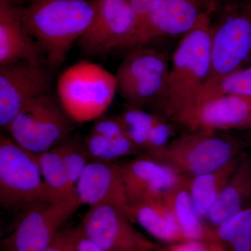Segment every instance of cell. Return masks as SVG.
<instances>
[{
    "instance_id": "cell-31",
    "label": "cell",
    "mask_w": 251,
    "mask_h": 251,
    "mask_svg": "<svg viewBox=\"0 0 251 251\" xmlns=\"http://www.w3.org/2000/svg\"><path fill=\"white\" fill-rule=\"evenodd\" d=\"M75 228V251H104L95 242L87 237L81 229L80 225Z\"/></svg>"
},
{
    "instance_id": "cell-27",
    "label": "cell",
    "mask_w": 251,
    "mask_h": 251,
    "mask_svg": "<svg viewBox=\"0 0 251 251\" xmlns=\"http://www.w3.org/2000/svg\"><path fill=\"white\" fill-rule=\"evenodd\" d=\"M227 94L251 96V65L231 74L217 85L203 91L199 103L213 97Z\"/></svg>"
},
{
    "instance_id": "cell-17",
    "label": "cell",
    "mask_w": 251,
    "mask_h": 251,
    "mask_svg": "<svg viewBox=\"0 0 251 251\" xmlns=\"http://www.w3.org/2000/svg\"><path fill=\"white\" fill-rule=\"evenodd\" d=\"M251 204V156L244 151L206 223L214 228Z\"/></svg>"
},
{
    "instance_id": "cell-15",
    "label": "cell",
    "mask_w": 251,
    "mask_h": 251,
    "mask_svg": "<svg viewBox=\"0 0 251 251\" xmlns=\"http://www.w3.org/2000/svg\"><path fill=\"white\" fill-rule=\"evenodd\" d=\"M81 205L89 207L110 204L129 216V202L118 163L90 161L75 186ZM130 217V216H129Z\"/></svg>"
},
{
    "instance_id": "cell-26",
    "label": "cell",
    "mask_w": 251,
    "mask_h": 251,
    "mask_svg": "<svg viewBox=\"0 0 251 251\" xmlns=\"http://www.w3.org/2000/svg\"><path fill=\"white\" fill-rule=\"evenodd\" d=\"M69 183L75 191V186L85 167L91 161L83 141L67 138L59 144Z\"/></svg>"
},
{
    "instance_id": "cell-13",
    "label": "cell",
    "mask_w": 251,
    "mask_h": 251,
    "mask_svg": "<svg viewBox=\"0 0 251 251\" xmlns=\"http://www.w3.org/2000/svg\"><path fill=\"white\" fill-rule=\"evenodd\" d=\"M118 165L129 205L145 200L163 198L186 178L145 153Z\"/></svg>"
},
{
    "instance_id": "cell-20",
    "label": "cell",
    "mask_w": 251,
    "mask_h": 251,
    "mask_svg": "<svg viewBox=\"0 0 251 251\" xmlns=\"http://www.w3.org/2000/svg\"><path fill=\"white\" fill-rule=\"evenodd\" d=\"M168 55L146 46L130 50L117 69V92L156 73L168 72Z\"/></svg>"
},
{
    "instance_id": "cell-38",
    "label": "cell",
    "mask_w": 251,
    "mask_h": 251,
    "mask_svg": "<svg viewBox=\"0 0 251 251\" xmlns=\"http://www.w3.org/2000/svg\"></svg>"
},
{
    "instance_id": "cell-28",
    "label": "cell",
    "mask_w": 251,
    "mask_h": 251,
    "mask_svg": "<svg viewBox=\"0 0 251 251\" xmlns=\"http://www.w3.org/2000/svg\"><path fill=\"white\" fill-rule=\"evenodd\" d=\"M90 132L103 136L117 137L127 135L118 117L102 116L94 121Z\"/></svg>"
},
{
    "instance_id": "cell-4",
    "label": "cell",
    "mask_w": 251,
    "mask_h": 251,
    "mask_svg": "<svg viewBox=\"0 0 251 251\" xmlns=\"http://www.w3.org/2000/svg\"><path fill=\"white\" fill-rule=\"evenodd\" d=\"M117 92L116 76L105 68L82 60L61 74L57 82L59 101L77 124L103 116Z\"/></svg>"
},
{
    "instance_id": "cell-6",
    "label": "cell",
    "mask_w": 251,
    "mask_h": 251,
    "mask_svg": "<svg viewBox=\"0 0 251 251\" xmlns=\"http://www.w3.org/2000/svg\"><path fill=\"white\" fill-rule=\"evenodd\" d=\"M49 202L37 156L1 134L0 205L6 210L22 214L33 206Z\"/></svg>"
},
{
    "instance_id": "cell-34",
    "label": "cell",
    "mask_w": 251,
    "mask_h": 251,
    "mask_svg": "<svg viewBox=\"0 0 251 251\" xmlns=\"http://www.w3.org/2000/svg\"><path fill=\"white\" fill-rule=\"evenodd\" d=\"M246 142H247L248 145H250L251 146V133H247V135H246L245 139Z\"/></svg>"
},
{
    "instance_id": "cell-24",
    "label": "cell",
    "mask_w": 251,
    "mask_h": 251,
    "mask_svg": "<svg viewBox=\"0 0 251 251\" xmlns=\"http://www.w3.org/2000/svg\"><path fill=\"white\" fill-rule=\"evenodd\" d=\"M83 144L91 161L114 163L122 157L143 153L127 135L108 137L90 132Z\"/></svg>"
},
{
    "instance_id": "cell-12",
    "label": "cell",
    "mask_w": 251,
    "mask_h": 251,
    "mask_svg": "<svg viewBox=\"0 0 251 251\" xmlns=\"http://www.w3.org/2000/svg\"><path fill=\"white\" fill-rule=\"evenodd\" d=\"M207 14H212L208 0H162L138 23L129 49L145 46L157 38L184 36Z\"/></svg>"
},
{
    "instance_id": "cell-21",
    "label": "cell",
    "mask_w": 251,
    "mask_h": 251,
    "mask_svg": "<svg viewBox=\"0 0 251 251\" xmlns=\"http://www.w3.org/2000/svg\"><path fill=\"white\" fill-rule=\"evenodd\" d=\"M239 157L216 171L188 178L193 204L204 221L219 201L225 186L237 167Z\"/></svg>"
},
{
    "instance_id": "cell-10",
    "label": "cell",
    "mask_w": 251,
    "mask_h": 251,
    "mask_svg": "<svg viewBox=\"0 0 251 251\" xmlns=\"http://www.w3.org/2000/svg\"><path fill=\"white\" fill-rule=\"evenodd\" d=\"M128 214L110 204L89 207L81 229L104 251H156L158 244L150 240L132 226Z\"/></svg>"
},
{
    "instance_id": "cell-11",
    "label": "cell",
    "mask_w": 251,
    "mask_h": 251,
    "mask_svg": "<svg viewBox=\"0 0 251 251\" xmlns=\"http://www.w3.org/2000/svg\"><path fill=\"white\" fill-rule=\"evenodd\" d=\"M52 79L40 64L18 62L0 66V126L6 130L27 103L50 94Z\"/></svg>"
},
{
    "instance_id": "cell-19",
    "label": "cell",
    "mask_w": 251,
    "mask_h": 251,
    "mask_svg": "<svg viewBox=\"0 0 251 251\" xmlns=\"http://www.w3.org/2000/svg\"><path fill=\"white\" fill-rule=\"evenodd\" d=\"M186 241L214 243V228L198 214L188 188V178L163 197Z\"/></svg>"
},
{
    "instance_id": "cell-2",
    "label": "cell",
    "mask_w": 251,
    "mask_h": 251,
    "mask_svg": "<svg viewBox=\"0 0 251 251\" xmlns=\"http://www.w3.org/2000/svg\"><path fill=\"white\" fill-rule=\"evenodd\" d=\"M207 14L182 36L172 57L168 97L161 115L181 126L199 103L211 71V24Z\"/></svg>"
},
{
    "instance_id": "cell-16",
    "label": "cell",
    "mask_w": 251,
    "mask_h": 251,
    "mask_svg": "<svg viewBox=\"0 0 251 251\" xmlns=\"http://www.w3.org/2000/svg\"><path fill=\"white\" fill-rule=\"evenodd\" d=\"M23 5L0 0V66L18 62L43 65L45 53L26 30Z\"/></svg>"
},
{
    "instance_id": "cell-33",
    "label": "cell",
    "mask_w": 251,
    "mask_h": 251,
    "mask_svg": "<svg viewBox=\"0 0 251 251\" xmlns=\"http://www.w3.org/2000/svg\"><path fill=\"white\" fill-rule=\"evenodd\" d=\"M202 251H226L221 246L216 243L207 244Z\"/></svg>"
},
{
    "instance_id": "cell-35",
    "label": "cell",
    "mask_w": 251,
    "mask_h": 251,
    "mask_svg": "<svg viewBox=\"0 0 251 251\" xmlns=\"http://www.w3.org/2000/svg\"><path fill=\"white\" fill-rule=\"evenodd\" d=\"M11 1H14V2L17 3V4L24 5L27 2V0H11Z\"/></svg>"
},
{
    "instance_id": "cell-3",
    "label": "cell",
    "mask_w": 251,
    "mask_h": 251,
    "mask_svg": "<svg viewBox=\"0 0 251 251\" xmlns=\"http://www.w3.org/2000/svg\"><path fill=\"white\" fill-rule=\"evenodd\" d=\"M247 145L245 140L226 132L187 130L159 151L146 154L191 178L226 166L239 158Z\"/></svg>"
},
{
    "instance_id": "cell-23",
    "label": "cell",
    "mask_w": 251,
    "mask_h": 251,
    "mask_svg": "<svg viewBox=\"0 0 251 251\" xmlns=\"http://www.w3.org/2000/svg\"><path fill=\"white\" fill-rule=\"evenodd\" d=\"M214 243L226 251H251V204L214 227Z\"/></svg>"
},
{
    "instance_id": "cell-14",
    "label": "cell",
    "mask_w": 251,
    "mask_h": 251,
    "mask_svg": "<svg viewBox=\"0 0 251 251\" xmlns=\"http://www.w3.org/2000/svg\"><path fill=\"white\" fill-rule=\"evenodd\" d=\"M251 120V96L227 94L198 104L183 122L187 130H244Z\"/></svg>"
},
{
    "instance_id": "cell-7",
    "label": "cell",
    "mask_w": 251,
    "mask_h": 251,
    "mask_svg": "<svg viewBox=\"0 0 251 251\" xmlns=\"http://www.w3.org/2000/svg\"><path fill=\"white\" fill-rule=\"evenodd\" d=\"M74 123L59 100L46 94L27 103L6 130L21 148L37 156L69 138Z\"/></svg>"
},
{
    "instance_id": "cell-18",
    "label": "cell",
    "mask_w": 251,
    "mask_h": 251,
    "mask_svg": "<svg viewBox=\"0 0 251 251\" xmlns=\"http://www.w3.org/2000/svg\"><path fill=\"white\" fill-rule=\"evenodd\" d=\"M129 216L163 244L186 241L164 198L145 200L130 204Z\"/></svg>"
},
{
    "instance_id": "cell-30",
    "label": "cell",
    "mask_w": 251,
    "mask_h": 251,
    "mask_svg": "<svg viewBox=\"0 0 251 251\" xmlns=\"http://www.w3.org/2000/svg\"><path fill=\"white\" fill-rule=\"evenodd\" d=\"M162 0H129L130 6L138 19V23L151 14L161 4Z\"/></svg>"
},
{
    "instance_id": "cell-22",
    "label": "cell",
    "mask_w": 251,
    "mask_h": 251,
    "mask_svg": "<svg viewBox=\"0 0 251 251\" xmlns=\"http://www.w3.org/2000/svg\"><path fill=\"white\" fill-rule=\"evenodd\" d=\"M37 158L51 202H58L75 197V191L68 179L58 145L37 155Z\"/></svg>"
},
{
    "instance_id": "cell-29",
    "label": "cell",
    "mask_w": 251,
    "mask_h": 251,
    "mask_svg": "<svg viewBox=\"0 0 251 251\" xmlns=\"http://www.w3.org/2000/svg\"><path fill=\"white\" fill-rule=\"evenodd\" d=\"M75 228L64 227L44 251H75Z\"/></svg>"
},
{
    "instance_id": "cell-37",
    "label": "cell",
    "mask_w": 251,
    "mask_h": 251,
    "mask_svg": "<svg viewBox=\"0 0 251 251\" xmlns=\"http://www.w3.org/2000/svg\"></svg>"
},
{
    "instance_id": "cell-1",
    "label": "cell",
    "mask_w": 251,
    "mask_h": 251,
    "mask_svg": "<svg viewBox=\"0 0 251 251\" xmlns=\"http://www.w3.org/2000/svg\"><path fill=\"white\" fill-rule=\"evenodd\" d=\"M98 6L99 0H27L23 25L44 51L46 63L57 67L90 27Z\"/></svg>"
},
{
    "instance_id": "cell-36",
    "label": "cell",
    "mask_w": 251,
    "mask_h": 251,
    "mask_svg": "<svg viewBox=\"0 0 251 251\" xmlns=\"http://www.w3.org/2000/svg\"><path fill=\"white\" fill-rule=\"evenodd\" d=\"M244 130H247V133H251V122H249V125H248L247 128Z\"/></svg>"
},
{
    "instance_id": "cell-9",
    "label": "cell",
    "mask_w": 251,
    "mask_h": 251,
    "mask_svg": "<svg viewBox=\"0 0 251 251\" xmlns=\"http://www.w3.org/2000/svg\"><path fill=\"white\" fill-rule=\"evenodd\" d=\"M138 25L129 0H99L93 22L77 44L89 56L129 49Z\"/></svg>"
},
{
    "instance_id": "cell-8",
    "label": "cell",
    "mask_w": 251,
    "mask_h": 251,
    "mask_svg": "<svg viewBox=\"0 0 251 251\" xmlns=\"http://www.w3.org/2000/svg\"><path fill=\"white\" fill-rule=\"evenodd\" d=\"M80 206L75 196L33 206L21 214L14 230L1 241V250L45 251Z\"/></svg>"
},
{
    "instance_id": "cell-25",
    "label": "cell",
    "mask_w": 251,
    "mask_h": 251,
    "mask_svg": "<svg viewBox=\"0 0 251 251\" xmlns=\"http://www.w3.org/2000/svg\"><path fill=\"white\" fill-rule=\"evenodd\" d=\"M117 117L123 124L128 138L142 152L145 153L148 149L150 131L164 116L145 111L139 107L127 105Z\"/></svg>"
},
{
    "instance_id": "cell-5",
    "label": "cell",
    "mask_w": 251,
    "mask_h": 251,
    "mask_svg": "<svg viewBox=\"0 0 251 251\" xmlns=\"http://www.w3.org/2000/svg\"><path fill=\"white\" fill-rule=\"evenodd\" d=\"M251 64V2L216 10L211 16L210 74L202 92Z\"/></svg>"
},
{
    "instance_id": "cell-32",
    "label": "cell",
    "mask_w": 251,
    "mask_h": 251,
    "mask_svg": "<svg viewBox=\"0 0 251 251\" xmlns=\"http://www.w3.org/2000/svg\"><path fill=\"white\" fill-rule=\"evenodd\" d=\"M208 1L210 4L212 14H214L216 10L226 7V6L251 2V0H208Z\"/></svg>"
}]
</instances>
